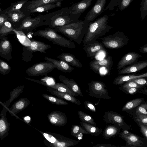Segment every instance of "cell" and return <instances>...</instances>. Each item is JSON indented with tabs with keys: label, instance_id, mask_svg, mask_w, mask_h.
Listing matches in <instances>:
<instances>
[{
	"label": "cell",
	"instance_id": "6da1fadb",
	"mask_svg": "<svg viewBox=\"0 0 147 147\" xmlns=\"http://www.w3.org/2000/svg\"><path fill=\"white\" fill-rule=\"evenodd\" d=\"M109 16L107 15L88 23L87 32L83 40L84 45L97 41L96 40L105 35L113 27L108 25Z\"/></svg>",
	"mask_w": 147,
	"mask_h": 147
},
{
	"label": "cell",
	"instance_id": "7a4b0ae2",
	"mask_svg": "<svg viewBox=\"0 0 147 147\" xmlns=\"http://www.w3.org/2000/svg\"><path fill=\"white\" fill-rule=\"evenodd\" d=\"M88 23L84 20H78L71 23L56 27L54 29L64 35L69 40L81 44L86 33Z\"/></svg>",
	"mask_w": 147,
	"mask_h": 147
},
{
	"label": "cell",
	"instance_id": "3957f363",
	"mask_svg": "<svg viewBox=\"0 0 147 147\" xmlns=\"http://www.w3.org/2000/svg\"><path fill=\"white\" fill-rule=\"evenodd\" d=\"M44 16L46 26L53 29L77 20L70 15L68 7H63Z\"/></svg>",
	"mask_w": 147,
	"mask_h": 147
},
{
	"label": "cell",
	"instance_id": "277c9868",
	"mask_svg": "<svg viewBox=\"0 0 147 147\" xmlns=\"http://www.w3.org/2000/svg\"><path fill=\"white\" fill-rule=\"evenodd\" d=\"M33 36H37L45 38L53 44L63 47L73 49L75 48V44L58 34L53 28H46L45 29L33 32Z\"/></svg>",
	"mask_w": 147,
	"mask_h": 147
},
{
	"label": "cell",
	"instance_id": "5b68a950",
	"mask_svg": "<svg viewBox=\"0 0 147 147\" xmlns=\"http://www.w3.org/2000/svg\"><path fill=\"white\" fill-rule=\"evenodd\" d=\"M104 47L114 49L121 48L126 45L129 42V38L121 31H117L113 34L100 38Z\"/></svg>",
	"mask_w": 147,
	"mask_h": 147
},
{
	"label": "cell",
	"instance_id": "8992f818",
	"mask_svg": "<svg viewBox=\"0 0 147 147\" xmlns=\"http://www.w3.org/2000/svg\"><path fill=\"white\" fill-rule=\"evenodd\" d=\"M89 64L91 69L101 76L107 75L110 72L113 62L112 57L108 55L102 59L92 60Z\"/></svg>",
	"mask_w": 147,
	"mask_h": 147
},
{
	"label": "cell",
	"instance_id": "52a82bcc",
	"mask_svg": "<svg viewBox=\"0 0 147 147\" xmlns=\"http://www.w3.org/2000/svg\"><path fill=\"white\" fill-rule=\"evenodd\" d=\"M43 26H46L44 15H39L33 18L28 16L23 20L20 27L15 29L18 30L24 31L27 34L29 32H32L36 28Z\"/></svg>",
	"mask_w": 147,
	"mask_h": 147
},
{
	"label": "cell",
	"instance_id": "ba28073f",
	"mask_svg": "<svg viewBox=\"0 0 147 147\" xmlns=\"http://www.w3.org/2000/svg\"><path fill=\"white\" fill-rule=\"evenodd\" d=\"M56 66L52 62L47 61L36 64L28 68L26 72L29 76H47Z\"/></svg>",
	"mask_w": 147,
	"mask_h": 147
},
{
	"label": "cell",
	"instance_id": "9c48e42d",
	"mask_svg": "<svg viewBox=\"0 0 147 147\" xmlns=\"http://www.w3.org/2000/svg\"><path fill=\"white\" fill-rule=\"evenodd\" d=\"M88 86L90 96L99 99H111L107 90L105 88L106 85L103 82L92 80L89 83Z\"/></svg>",
	"mask_w": 147,
	"mask_h": 147
},
{
	"label": "cell",
	"instance_id": "30bf717a",
	"mask_svg": "<svg viewBox=\"0 0 147 147\" xmlns=\"http://www.w3.org/2000/svg\"><path fill=\"white\" fill-rule=\"evenodd\" d=\"M123 118V117L117 112L108 111L105 113L103 119L105 122L119 127L123 130L130 129L129 126L124 121Z\"/></svg>",
	"mask_w": 147,
	"mask_h": 147
},
{
	"label": "cell",
	"instance_id": "8fae6325",
	"mask_svg": "<svg viewBox=\"0 0 147 147\" xmlns=\"http://www.w3.org/2000/svg\"><path fill=\"white\" fill-rule=\"evenodd\" d=\"M119 136L124 140L129 147H146L144 139L126 130L120 133Z\"/></svg>",
	"mask_w": 147,
	"mask_h": 147
},
{
	"label": "cell",
	"instance_id": "7c38bea8",
	"mask_svg": "<svg viewBox=\"0 0 147 147\" xmlns=\"http://www.w3.org/2000/svg\"><path fill=\"white\" fill-rule=\"evenodd\" d=\"M92 0H82L73 4L68 7L70 15L76 20H78L82 14L91 5Z\"/></svg>",
	"mask_w": 147,
	"mask_h": 147
},
{
	"label": "cell",
	"instance_id": "4fadbf2b",
	"mask_svg": "<svg viewBox=\"0 0 147 147\" xmlns=\"http://www.w3.org/2000/svg\"><path fill=\"white\" fill-rule=\"evenodd\" d=\"M107 0H97L96 3L84 18V21L88 23L93 22L104 11Z\"/></svg>",
	"mask_w": 147,
	"mask_h": 147
},
{
	"label": "cell",
	"instance_id": "5bb4252c",
	"mask_svg": "<svg viewBox=\"0 0 147 147\" xmlns=\"http://www.w3.org/2000/svg\"><path fill=\"white\" fill-rule=\"evenodd\" d=\"M141 57V55L136 53L134 52L128 53L119 61L117 65V69L120 70L127 66L132 65L137 62L139 58Z\"/></svg>",
	"mask_w": 147,
	"mask_h": 147
},
{
	"label": "cell",
	"instance_id": "9a60e30c",
	"mask_svg": "<svg viewBox=\"0 0 147 147\" xmlns=\"http://www.w3.org/2000/svg\"><path fill=\"white\" fill-rule=\"evenodd\" d=\"M8 108L3 106V109L0 114V139L2 141L8 135L10 124L7 121L6 117V113Z\"/></svg>",
	"mask_w": 147,
	"mask_h": 147
},
{
	"label": "cell",
	"instance_id": "2e32d148",
	"mask_svg": "<svg viewBox=\"0 0 147 147\" xmlns=\"http://www.w3.org/2000/svg\"><path fill=\"white\" fill-rule=\"evenodd\" d=\"M83 49L85 51L87 56L90 57H94L102 51H106L101 43L97 41L86 45Z\"/></svg>",
	"mask_w": 147,
	"mask_h": 147
},
{
	"label": "cell",
	"instance_id": "e0dca14e",
	"mask_svg": "<svg viewBox=\"0 0 147 147\" xmlns=\"http://www.w3.org/2000/svg\"><path fill=\"white\" fill-rule=\"evenodd\" d=\"M30 102L25 98H21L13 104L8 109L11 116H16L20 112L26 108L29 105Z\"/></svg>",
	"mask_w": 147,
	"mask_h": 147
},
{
	"label": "cell",
	"instance_id": "ac0fdd59",
	"mask_svg": "<svg viewBox=\"0 0 147 147\" xmlns=\"http://www.w3.org/2000/svg\"><path fill=\"white\" fill-rule=\"evenodd\" d=\"M48 118L52 125L57 126H63L66 124L67 119L65 115L61 112H53L49 114Z\"/></svg>",
	"mask_w": 147,
	"mask_h": 147
},
{
	"label": "cell",
	"instance_id": "d6986e66",
	"mask_svg": "<svg viewBox=\"0 0 147 147\" xmlns=\"http://www.w3.org/2000/svg\"><path fill=\"white\" fill-rule=\"evenodd\" d=\"M147 66V60L143 61L137 62L127 67H125L118 70L117 73L119 75H123L136 72L145 68Z\"/></svg>",
	"mask_w": 147,
	"mask_h": 147
},
{
	"label": "cell",
	"instance_id": "ffe728a7",
	"mask_svg": "<svg viewBox=\"0 0 147 147\" xmlns=\"http://www.w3.org/2000/svg\"><path fill=\"white\" fill-rule=\"evenodd\" d=\"M134 0H111L104 11L119 10L122 11L127 7Z\"/></svg>",
	"mask_w": 147,
	"mask_h": 147
},
{
	"label": "cell",
	"instance_id": "44dd1931",
	"mask_svg": "<svg viewBox=\"0 0 147 147\" xmlns=\"http://www.w3.org/2000/svg\"><path fill=\"white\" fill-rule=\"evenodd\" d=\"M65 0H31L28 1L24 6L25 14L34 8L44 4L56 3Z\"/></svg>",
	"mask_w": 147,
	"mask_h": 147
},
{
	"label": "cell",
	"instance_id": "7402d4cb",
	"mask_svg": "<svg viewBox=\"0 0 147 147\" xmlns=\"http://www.w3.org/2000/svg\"><path fill=\"white\" fill-rule=\"evenodd\" d=\"M36 82L47 87L52 88L59 92L67 93L74 96L78 95L63 83H57L54 84H49L45 82L37 80Z\"/></svg>",
	"mask_w": 147,
	"mask_h": 147
},
{
	"label": "cell",
	"instance_id": "603a6c76",
	"mask_svg": "<svg viewBox=\"0 0 147 147\" xmlns=\"http://www.w3.org/2000/svg\"><path fill=\"white\" fill-rule=\"evenodd\" d=\"M59 78L63 83L77 95L81 96H83L80 87L73 79H69L62 75H60Z\"/></svg>",
	"mask_w": 147,
	"mask_h": 147
},
{
	"label": "cell",
	"instance_id": "cb8c5ba5",
	"mask_svg": "<svg viewBox=\"0 0 147 147\" xmlns=\"http://www.w3.org/2000/svg\"><path fill=\"white\" fill-rule=\"evenodd\" d=\"M57 57L70 65L78 68H81L82 67V64L72 54L63 53L60 55L57 56Z\"/></svg>",
	"mask_w": 147,
	"mask_h": 147
},
{
	"label": "cell",
	"instance_id": "d4e9b609",
	"mask_svg": "<svg viewBox=\"0 0 147 147\" xmlns=\"http://www.w3.org/2000/svg\"><path fill=\"white\" fill-rule=\"evenodd\" d=\"M45 59L52 62L56 68L61 71L66 73H70L74 69L73 67L62 60H58L47 57H45Z\"/></svg>",
	"mask_w": 147,
	"mask_h": 147
},
{
	"label": "cell",
	"instance_id": "484cf974",
	"mask_svg": "<svg viewBox=\"0 0 147 147\" xmlns=\"http://www.w3.org/2000/svg\"><path fill=\"white\" fill-rule=\"evenodd\" d=\"M51 47L50 45L46 44L43 42L36 40L32 41L30 46L26 47L27 49L34 53L39 52L42 53H47L46 51Z\"/></svg>",
	"mask_w": 147,
	"mask_h": 147
},
{
	"label": "cell",
	"instance_id": "4316f807",
	"mask_svg": "<svg viewBox=\"0 0 147 147\" xmlns=\"http://www.w3.org/2000/svg\"><path fill=\"white\" fill-rule=\"evenodd\" d=\"M47 87L49 92L58 97L65 99L76 105H79L81 104L80 101L74 96L67 93L59 92L51 87Z\"/></svg>",
	"mask_w": 147,
	"mask_h": 147
},
{
	"label": "cell",
	"instance_id": "83f0119b",
	"mask_svg": "<svg viewBox=\"0 0 147 147\" xmlns=\"http://www.w3.org/2000/svg\"><path fill=\"white\" fill-rule=\"evenodd\" d=\"M147 73L139 75L131 74L125 76H120L116 77L114 80L113 83L115 85H121L135 79L147 78Z\"/></svg>",
	"mask_w": 147,
	"mask_h": 147
},
{
	"label": "cell",
	"instance_id": "f1b7e54d",
	"mask_svg": "<svg viewBox=\"0 0 147 147\" xmlns=\"http://www.w3.org/2000/svg\"><path fill=\"white\" fill-rule=\"evenodd\" d=\"M61 1H59L56 3H48L41 5L30 10L26 14L28 15V16L32 13L46 11L56 7H61Z\"/></svg>",
	"mask_w": 147,
	"mask_h": 147
},
{
	"label": "cell",
	"instance_id": "f546056e",
	"mask_svg": "<svg viewBox=\"0 0 147 147\" xmlns=\"http://www.w3.org/2000/svg\"><path fill=\"white\" fill-rule=\"evenodd\" d=\"M120 130V128L117 126L109 125L106 127L103 131L102 136L106 139L114 137L119 133Z\"/></svg>",
	"mask_w": 147,
	"mask_h": 147
},
{
	"label": "cell",
	"instance_id": "4dcf8cb0",
	"mask_svg": "<svg viewBox=\"0 0 147 147\" xmlns=\"http://www.w3.org/2000/svg\"><path fill=\"white\" fill-rule=\"evenodd\" d=\"M5 13L7 14L8 19L13 22H19L25 16V14L20 10L7 11Z\"/></svg>",
	"mask_w": 147,
	"mask_h": 147
},
{
	"label": "cell",
	"instance_id": "1f68e13d",
	"mask_svg": "<svg viewBox=\"0 0 147 147\" xmlns=\"http://www.w3.org/2000/svg\"><path fill=\"white\" fill-rule=\"evenodd\" d=\"M81 125L89 134L92 136H98L102 133V130L101 129L90 124L82 121L81 122Z\"/></svg>",
	"mask_w": 147,
	"mask_h": 147
},
{
	"label": "cell",
	"instance_id": "d6a6232c",
	"mask_svg": "<svg viewBox=\"0 0 147 147\" xmlns=\"http://www.w3.org/2000/svg\"><path fill=\"white\" fill-rule=\"evenodd\" d=\"M24 87V86H21L13 89L9 93L10 98L7 101L4 103L3 106L8 108L11 103L22 92Z\"/></svg>",
	"mask_w": 147,
	"mask_h": 147
},
{
	"label": "cell",
	"instance_id": "836d02e7",
	"mask_svg": "<svg viewBox=\"0 0 147 147\" xmlns=\"http://www.w3.org/2000/svg\"><path fill=\"white\" fill-rule=\"evenodd\" d=\"M144 99L137 98L127 102L122 109L123 111L131 110L138 107L142 103Z\"/></svg>",
	"mask_w": 147,
	"mask_h": 147
},
{
	"label": "cell",
	"instance_id": "e575fe53",
	"mask_svg": "<svg viewBox=\"0 0 147 147\" xmlns=\"http://www.w3.org/2000/svg\"><path fill=\"white\" fill-rule=\"evenodd\" d=\"M11 46L10 42L8 40L4 39L0 42V53L3 55L9 54L11 52Z\"/></svg>",
	"mask_w": 147,
	"mask_h": 147
},
{
	"label": "cell",
	"instance_id": "d590c367",
	"mask_svg": "<svg viewBox=\"0 0 147 147\" xmlns=\"http://www.w3.org/2000/svg\"><path fill=\"white\" fill-rule=\"evenodd\" d=\"M83 134H89L81 127L77 125L72 126L71 134L72 135L78 138L80 140L82 139Z\"/></svg>",
	"mask_w": 147,
	"mask_h": 147
},
{
	"label": "cell",
	"instance_id": "8d00e7d4",
	"mask_svg": "<svg viewBox=\"0 0 147 147\" xmlns=\"http://www.w3.org/2000/svg\"><path fill=\"white\" fill-rule=\"evenodd\" d=\"M13 29L12 25L7 20L0 26V36H2L9 33Z\"/></svg>",
	"mask_w": 147,
	"mask_h": 147
},
{
	"label": "cell",
	"instance_id": "74e56055",
	"mask_svg": "<svg viewBox=\"0 0 147 147\" xmlns=\"http://www.w3.org/2000/svg\"><path fill=\"white\" fill-rule=\"evenodd\" d=\"M78 114L80 119L82 121L96 126V124L93 118L89 115L80 111H78Z\"/></svg>",
	"mask_w": 147,
	"mask_h": 147
},
{
	"label": "cell",
	"instance_id": "f35d334b",
	"mask_svg": "<svg viewBox=\"0 0 147 147\" xmlns=\"http://www.w3.org/2000/svg\"><path fill=\"white\" fill-rule=\"evenodd\" d=\"M42 96L53 103L57 105H66L68 104L67 102L51 95L44 94Z\"/></svg>",
	"mask_w": 147,
	"mask_h": 147
},
{
	"label": "cell",
	"instance_id": "ab89813d",
	"mask_svg": "<svg viewBox=\"0 0 147 147\" xmlns=\"http://www.w3.org/2000/svg\"><path fill=\"white\" fill-rule=\"evenodd\" d=\"M12 31L15 32L19 41L23 45L26 46L28 39L24 32L22 30H18L14 28Z\"/></svg>",
	"mask_w": 147,
	"mask_h": 147
},
{
	"label": "cell",
	"instance_id": "60d3db41",
	"mask_svg": "<svg viewBox=\"0 0 147 147\" xmlns=\"http://www.w3.org/2000/svg\"><path fill=\"white\" fill-rule=\"evenodd\" d=\"M10 70L11 67L9 65L3 61L0 60V73L5 75Z\"/></svg>",
	"mask_w": 147,
	"mask_h": 147
},
{
	"label": "cell",
	"instance_id": "b9f144b4",
	"mask_svg": "<svg viewBox=\"0 0 147 147\" xmlns=\"http://www.w3.org/2000/svg\"><path fill=\"white\" fill-rule=\"evenodd\" d=\"M123 84L122 86H121L120 89H121L122 90L132 87L142 88L145 86L139 85L135 82L132 81L126 82Z\"/></svg>",
	"mask_w": 147,
	"mask_h": 147
},
{
	"label": "cell",
	"instance_id": "7bdbcfd3",
	"mask_svg": "<svg viewBox=\"0 0 147 147\" xmlns=\"http://www.w3.org/2000/svg\"><path fill=\"white\" fill-rule=\"evenodd\" d=\"M140 5V16L142 20L147 14V0H142Z\"/></svg>",
	"mask_w": 147,
	"mask_h": 147
},
{
	"label": "cell",
	"instance_id": "ee69618b",
	"mask_svg": "<svg viewBox=\"0 0 147 147\" xmlns=\"http://www.w3.org/2000/svg\"><path fill=\"white\" fill-rule=\"evenodd\" d=\"M136 115L135 118L138 122L147 126V115L136 113Z\"/></svg>",
	"mask_w": 147,
	"mask_h": 147
},
{
	"label": "cell",
	"instance_id": "f6af8a7d",
	"mask_svg": "<svg viewBox=\"0 0 147 147\" xmlns=\"http://www.w3.org/2000/svg\"><path fill=\"white\" fill-rule=\"evenodd\" d=\"M28 1V0H21L18 1L7 11L20 10Z\"/></svg>",
	"mask_w": 147,
	"mask_h": 147
},
{
	"label": "cell",
	"instance_id": "bcb514c9",
	"mask_svg": "<svg viewBox=\"0 0 147 147\" xmlns=\"http://www.w3.org/2000/svg\"><path fill=\"white\" fill-rule=\"evenodd\" d=\"M23 51L24 59L25 61H28L32 59L33 57L32 54L34 52L27 49L26 47L24 48Z\"/></svg>",
	"mask_w": 147,
	"mask_h": 147
},
{
	"label": "cell",
	"instance_id": "7dc6e473",
	"mask_svg": "<svg viewBox=\"0 0 147 147\" xmlns=\"http://www.w3.org/2000/svg\"><path fill=\"white\" fill-rule=\"evenodd\" d=\"M147 104H142L139 105L136 110V113L147 115Z\"/></svg>",
	"mask_w": 147,
	"mask_h": 147
},
{
	"label": "cell",
	"instance_id": "c3c4849f",
	"mask_svg": "<svg viewBox=\"0 0 147 147\" xmlns=\"http://www.w3.org/2000/svg\"><path fill=\"white\" fill-rule=\"evenodd\" d=\"M72 142L69 141V142L63 141L59 142L54 144V146L57 147H67L72 146L73 144Z\"/></svg>",
	"mask_w": 147,
	"mask_h": 147
},
{
	"label": "cell",
	"instance_id": "681fc988",
	"mask_svg": "<svg viewBox=\"0 0 147 147\" xmlns=\"http://www.w3.org/2000/svg\"><path fill=\"white\" fill-rule=\"evenodd\" d=\"M85 106L86 108L93 112H96V109L94 105L91 102L86 101L84 102Z\"/></svg>",
	"mask_w": 147,
	"mask_h": 147
},
{
	"label": "cell",
	"instance_id": "f907efd6",
	"mask_svg": "<svg viewBox=\"0 0 147 147\" xmlns=\"http://www.w3.org/2000/svg\"><path fill=\"white\" fill-rule=\"evenodd\" d=\"M131 81L136 83L138 84L143 86L146 85L147 82L146 79L144 78H139L134 79Z\"/></svg>",
	"mask_w": 147,
	"mask_h": 147
},
{
	"label": "cell",
	"instance_id": "816d5d0a",
	"mask_svg": "<svg viewBox=\"0 0 147 147\" xmlns=\"http://www.w3.org/2000/svg\"><path fill=\"white\" fill-rule=\"evenodd\" d=\"M138 123L140 127L141 132L145 137L146 140H147V126L139 122H138Z\"/></svg>",
	"mask_w": 147,
	"mask_h": 147
},
{
	"label": "cell",
	"instance_id": "f5cc1de1",
	"mask_svg": "<svg viewBox=\"0 0 147 147\" xmlns=\"http://www.w3.org/2000/svg\"><path fill=\"white\" fill-rule=\"evenodd\" d=\"M141 88L136 87H132L129 88H125L122 89L126 92L130 94H133L136 92H138V91Z\"/></svg>",
	"mask_w": 147,
	"mask_h": 147
},
{
	"label": "cell",
	"instance_id": "db71d44e",
	"mask_svg": "<svg viewBox=\"0 0 147 147\" xmlns=\"http://www.w3.org/2000/svg\"><path fill=\"white\" fill-rule=\"evenodd\" d=\"M125 147L123 146H115L114 145L111 144H97L95 146H93V147Z\"/></svg>",
	"mask_w": 147,
	"mask_h": 147
},
{
	"label": "cell",
	"instance_id": "11a10c76",
	"mask_svg": "<svg viewBox=\"0 0 147 147\" xmlns=\"http://www.w3.org/2000/svg\"><path fill=\"white\" fill-rule=\"evenodd\" d=\"M7 20L8 17L7 15L5 14L0 15V26Z\"/></svg>",
	"mask_w": 147,
	"mask_h": 147
},
{
	"label": "cell",
	"instance_id": "9f6ffc18",
	"mask_svg": "<svg viewBox=\"0 0 147 147\" xmlns=\"http://www.w3.org/2000/svg\"><path fill=\"white\" fill-rule=\"evenodd\" d=\"M140 51L141 53L147 54V44L142 47L140 48Z\"/></svg>",
	"mask_w": 147,
	"mask_h": 147
},
{
	"label": "cell",
	"instance_id": "6f0895ef",
	"mask_svg": "<svg viewBox=\"0 0 147 147\" xmlns=\"http://www.w3.org/2000/svg\"><path fill=\"white\" fill-rule=\"evenodd\" d=\"M23 118L24 121L27 123H29L30 121L31 118L29 116H25Z\"/></svg>",
	"mask_w": 147,
	"mask_h": 147
}]
</instances>
